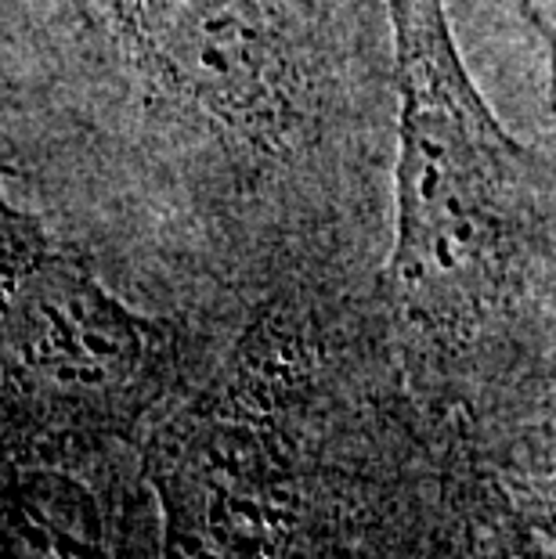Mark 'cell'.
Masks as SVG:
<instances>
[{
  "instance_id": "2",
  "label": "cell",
  "mask_w": 556,
  "mask_h": 559,
  "mask_svg": "<svg viewBox=\"0 0 556 559\" xmlns=\"http://www.w3.org/2000/svg\"><path fill=\"white\" fill-rule=\"evenodd\" d=\"M398 58L394 217L383 300L434 404L556 267V159L473 83L445 0H387Z\"/></svg>"
},
{
  "instance_id": "3",
  "label": "cell",
  "mask_w": 556,
  "mask_h": 559,
  "mask_svg": "<svg viewBox=\"0 0 556 559\" xmlns=\"http://www.w3.org/2000/svg\"><path fill=\"white\" fill-rule=\"evenodd\" d=\"M8 404L19 437L94 444L145 419L214 350L232 321L152 318L123 304L102 264L4 195Z\"/></svg>"
},
{
  "instance_id": "1",
  "label": "cell",
  "mask_w": 556,
  "mask_h": 559,
  "mask_svg": "<svg viewBox=\"0 0 556 559\" xmlns=\"http://www.w3.org/2000/svg\"><path fill=\"white\" fill-rule=\"evenodd\" d=\"M4 195L102 271L232 321L383 278L387 0H0Z\"/></svg>"
}]
</instances>
